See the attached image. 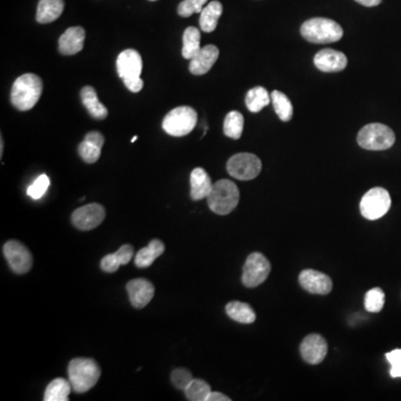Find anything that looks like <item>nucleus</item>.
Returning a JSON list of instances; mask_svg holds the SVG:
<instances>
[{
  "mask_svg": "<svg viewBox=\"0 0 401 401\" xmlns=\"http://www.w3.org/2000/svg\"><path fill=\"white\" fill-rule=\"evenodd\" d=\"M43 82L35 74H24L15 80L11 89V104L18 111H29L42 96Z\"/></svg>",
  "mask_w": 401,
  "mask_h": 401,
  "instance_id": "f257e3e1",
  "label": "nucleus"
},
{
  "mask_svg": "<svg viewBox=\"0 0 401 401\" xmlns=\"http://www.w3.org/2000/svg\"><path fill=\"white\" fill-rule=\"evenodd\" d=\"M68 377L73 391L84 393L91 391L100 379V368L94 359L75 358L68 365Z\"/></svg>",
  "mask_w": 401,
  "mask_h": 401,
  "instance_id": "f03ea898",
  "label": "nucleus"
},
{
  "mask_svg": "<svg viewBox=\"0 0 401 401\" xmlns=\"http://www.w3.org/2000/svg\"><path fill=\"white\" fill-rule=\"evenodd\" d=\"M301 35L313 44H331L342 38L343 29L335 20L318 17L302 24Z\"/></svg>",
  "mask_w": 401,
  "mask_h": 401,
  "instance_id": "7ed1b4c3",
  "label": "nucleus"
},
{
  "mask_svg": "<svg viewBox=\"0 0 401 401\" xmlns=\"http://www.w3.org/2000/svg\"><path fill=\"white\" fill-rule=\"evenodd\" d=\"M206 199L211 211L219 215H227L238 206L240 192L232 181L220 180L214 183Z\"/></svg>",
  "mask_w": 401,
  "mask_h": 401,
  "instance_id": "20e7f679",
  "label": "nucleus"
},
{
  "mask_svg": "<svg viewBox=\"0 0 401 401\" xmlns=\"http://www.w3.org/2000/svg\"><path fill=\"white\" fill-rule=\"evenodd\" d=\"M358 144L365 150L385 151L391 149L395 142L396 135L391 128L379 123L365 125L360 130L357 137Z\"/></svg>",
  "mask_w": 401,
  "mask_h": 401,
  "instance_id": "39448f33",
  "label": "nucleus"
},
{
  "mask_svg": "<svg viewBox=\"0 0 401 401\" xmlns=\"http://www.w3.org/2000/svg\"><path fill=\"white\" fill-rule=\"evenodd\" d=\"M197 123V113L190 106L173 108L163 119L165 133L175 137H182L191 133Z\"/></svg>",
  "mask_w": 401,
  "mask_h": 401,
  "instance_id": "423d86ee",
  "label": "nucleus"
},
{
  "mask_svg": "<svg viewBox=\"0 0 401 401\" xmlns=\"http://www.w3.org/2000/svg\"><path fill=\"white\" fill-rule=\"evenodd\" d=\"M391 194L384 188L369 190L360 201V212L367 220L381 219L391 210Z\"/></svg>",
  "mask_w": 401,
  "mask_h": 401,
  "instance_id": "0eeeda50",
  "label": "nucleus"
},
{
  "mask_svg": "<svg viewBox=\"0 0 401 401\" xmlns=\"http://www.w3.org/2000/svg\"><path fill=\"white\" fill-rule=\"evenodd\" d=\"M227 169L236 180L251 181L260 174L262 163L255 154L239 153L227 160Z\"/></svg>",
  "mask_w": 401,
  "mask_h": 401,
  "instance_id": "6e6552de",
  "label": "nucleus"
},
{
  "mask_svg": "<svg viewBox=\"0 0 401 401\" xmlns=\"http://www.w3.org/2000/svg\"><path fill=\"white\" fill-rule=\"evenodd\" d=\"M271 272V264L262 253L255 252L248 257L243 266L242 282L246 288H255L266 281Z\"/></svg>",
  "mask_w": 401,
  "mask_h": 401,
  "instance_id": "1a4fd4ad",
  "label": "nucleus"
},
{
  "mask_svg": "<svg viewBox=\"0 0 401 401\" xmlns=\"http://www.w3.org/2000/svg\"><path fill=\"white\" fill-rule=\"evenodd\" d=\"M3 255L11 270L17 274L27 273L33 266V255L24 244L18 241H8L3 245Z\"/></svg>",
  "mask_w": 401,
  "mask_h": 401,
  "instance_id": "9d476101",
  "label": "nucleus"
},
{
  "mask_svg": "<svg viewBox=\"0 0 401 401\" xmlns=\"http://www.w3.org/2000/svg\"><path fill=\"white\" fill-rule=\"evenodd\" d=\"M105 219V209L98 203H91L74 211L72 223L82 231L93 230Z\"/></svg>",
  "mask_w": 401,
  "mask_h": 401,
  "instance_id": "9b49d317",
  "label": "nucleus"
},
{
  "mask_svg": "<svg viewBox=\"0 0 401 401\" xmlns=\"http://www.w3.org/2000/svg\"><path fill=\"white\" fill-rule=\"evenodd\" d=\"M117 73L124 82L141 78L143 61L135 50H126L119 54L116 61Z\"/></svg>",
  "mask_w": 401,
  "mask_h": 401,
  "instance_id": "f8f14e48",
  "label": "nucleus"
},
{
  "mask_svg": "<svg viewBox=\"0 0 401 401\" xmlns=\"http://www.w3.org/2000/svg\"><path fill=\"white\" fill-rule=\"evenodd\" d=\"M300 352L305 363L318 365L322 363L328 354V343L324 337L317 333L307 335L300 346Z\"/></svg>",
  "mask_w": 401,
  "mask_h": 401,
  "instance_id": "ddd939ff",
  "label": "nucleus"
},
{
  "mask_svg": "<svg viewBox=\"0 0 401 401\" xmlns=\"http://www.w3.org/2000/svg\"><path fill=\"white\" fill-rule=\"evenodd\" d=\"M300 285L308 292L326 296L332 290V280L329 275L316 270H303L299 275Z\"/></svg>",
  "mask_w": 401,
  "mask_h": 401,
  "instance_id": "4468645a",
  "label": "nucleus"
},
{
  "mask_svg": "<svg viewBox=\"0 0 401 401\" xmlns=\"http://www.w3.org/2000/svg\"><path fill=\"white\" fill-rule=\"evenodd\" d=\"M130 301L136 309L146 307L156 294L154 285L146 279H134L126 285Z\"/></svg>",
  "mask_w": 401,
  "mask_h": 401,
  "instance_id": "2eb2a0df",
  "label": "nucleus"
},
{
  "mask_svg": "<svg viewBox=\"0 0 401 401\" xmlns=\"http://www.w3.org/2000/svg\"><path fill=\"white\" fill-rule=\"evenodd\" d=\"M315 65L321 72L338 73L345 70L348 59L345 54L335 50H322L315 56Z\"/></svg>",
  "mask_w": 401,
  "mask_h": 401,
  "instance_id": "dca6fc26",
  "label": "nucleus"
},
{
  "mask_svg": "<svg viewBox=\"0 0 401 401\" xmlns=\"http://www.w3.org/2000/svg\"><path fill=\"white\" fill-rule=\"evenodd\" d=\"M219 48L214 45H208L205 47L201 48L199 53L194 56L190 63V72L193 75H204L210 72L211 68L215 64V61L219 59Z\"/></svg>",
  "mask_w": 401,
  "mask_h": 401,
  "instance_id": "f3484780",
  "label": "nucleus"
},
{
  "mask_svg": "<svg viewBox=\"0 0 401 401\" xmlns=\"http://www.w3.org/2000/svg\"><path fill=\"white\" fill-rule=\"evenodd\" d=\"M85 29L80 26L66 29L59 42V50L65 56L75 55L84 48L85 42Z\"/></svg>",
  "mask_w": 401,
  "mask_h": 401,
  "instance_id": "a211bd4d",
  "label": "nucleus"
},
{
  "mask_svg": "<svg viewBox=\"0 0 401 401\" xmlns=\"http://www.w3.org/2000/svg\"><path fill=\"white\" fill-rule=\"evenodd\" d=\"M190 182H191V197L194 201L206 199L213 188L211 177L202 167H197L192 171Z\"/></svg>",
  "mask_w": 401,
  "mask_h": 401,
  "instance_id": "6ab92c4d",
  "label": "nucleus"
},
{
  "mask_svg": "<svg viewBox=\"0 0 401 401\" xmlns=\"http://www.w3.org/2000/svg\"><path fill=\"white\" fill-rule=\"evenodd\" d=\"M64 0H39L36 20L39 24L55 22L64 11Z\"/></svg>",
  "mask_w": 401,
  "mask_h": 401,
  "instance_id": "aec40b11",
  "label": "nucleus"
},
{
  "mask_svg": "<svg viewBox=\"0 0 401 401\" xmlns=\"http://www.w3.org/2000/svg\"><path fill=\"white\" fill-rule=\"evenodd\" d=\"M80 98L83 105L91 116L96 119H105L108 115L107 108L98 100L96 91L91 86H85L80 91Z\"/></svg>",
  "mask_w": 401,
  "mask_h": 401,
  "instance_id": "412c9836",
  "label": "nucleus"
},
{
  "mask_svg": "<svg viewBox=\"0 0 401 401\" xmlns=\"http://www.w3.org/2000/svg\"><path fill=\"white\" fill-rule=\"evenodd\" d=\"M223 11V6L220 1H211L205 6L199 17V27L205 33H212L215 31L220 17Z\"/></svg>",
  "mask_w": 401,
  "mask_h": 401,
  "instance_id": "4be33fe9",
  "label": "nucleus"
},
{
  "mask_svg": "<svg viewBox=\"0 0 401 401\" xmlns=\"http://www.w3.org/2000/svg\"><path fill=\"white\" fill-rule=\"evenodd\" d=\"M165 251V245L162 241L152 240L146 248L139 250L135 255V264L139 268H149L153 262L163 255Z\"/></svg>",
  "mask_w": 401,
  "mask_h": 401,
  "instance_id": "5701e85b",
  "label": "nucleus"
},
{
  "mask_svg": "<svg viewBox=\"0 0 401 401\" xmlns=\"http://www.w3.org/2000/svg\"><path fill=\"white\" fill-rule=\"evenodd\" d=\"M227 316L239 324H250L257 320V315L251 305L244 302L232 301L225 307Z\"/></svg>",
  "mask_w": 401,
  "mask_h": 401,
  "instance_id": "b1692460",
  "label": "nucleus"
},
{
  "mask_svg": "<svg viewBox=\"0 0 401 401\" xmlns=\"http://www.w3.org/2000/svg\"><path fill=\"white\" fill-rule=\"evenodd\" d=\"M73 387L70 381L64 378H56L46 388L45 401H67Z\"/></svg>",
  "mask_w": 401,
  "mask_h": 401,
  "instance_id": "393cba45",
  "label": "nucleus"
},
{
  "mask_svg": "<svg viewBox=\"0 0 401 401\" xmlns=\"http://www.w3.org/2000/svg\"><path fill=\"white\" fill-rule=\"evenodd\" d=\"M271 102V95H268L262 86H257L248 91L245 97L246 107L252 113H259Z\"/></svg>",
  "mask_w": 401,
  "mask_h": 401,
  "instance_id": "a878e982",
  "label": "nucleus"
},
{
  "mask_svg": "<svg viewBox=\"0 0 401 401\" xmlns=\"http://www.w3.org/2000/svg\"><path fill=\"white\" fill-rule=\"evenodd\" d=\"M201 48V31L195 27L186 28L183 33V57L191 61Z\"/></svg>",
  "mask_w": 401,
  "mask_h": 401,
  "instance_id": "bb28decb",
  "label": "nucleus"
},
{
  "mask_svg": "<svg viewBox=\"0 0 401 401\" xmlns=\"http://www.w3.org/2000/svg\"><path fill=\"white\" fill-rule=\"evenodd\" d=\"M271 102L278 116L283 122H289L294 116V106L287 95L282 91H273L271 94Z\"/></svg>",
  "mask_w": 401,
  "mask_h": 401,
  "instance_id": "cd10ccee",
  "label": "nucleus"
},
{
  "mask_svg": "<svg viewBox=\"0 0 401 401\" xmlns=\"http://www.w3.org/2000/svg\"><path fill=\"white\" fill-rule=\"evenodd\" d=\"M244 119L242 114L236 111L230 112L225 116L223 130L225 136L233 139H239L243 133Z\"/></svg>",
  "mask_w": 401,
  "mask_h": 401,
  "instance_id": "c85d7f7f",
  "label": "nucleus"
},
{
  "mask_svg": "<svg viewBox=\"0 0 401 401\" xmlns=\"http://www.w3.org/2000/svg\"><path fill=\"white\" fill-rule=\"evenodd\" d=\"M186 398L192 401H206L211 393V387L208 382L202 379H193L186 387Z\"/></svg>",
  "mask_w": 401,
  "mask_h": 401,
  "instance_id": "c756f323",
  "label": "nucleus"
},
{
  "mask_svg": "<svg viewBox=\"0 0 401 401\" xmlns=\"http://www.w3.org/2000/svg\"><path fill=\"white\" fill-rule=\"evenodd\" d=\"M384 305H385V292L381 289H371L365 294V310L372 313L380 312Z\"/></svg>",
  "mask_w": 401,
  "mask_h": 401,
  "instance_id": "7c9ffc66",
  "label": "nucleus"
},
{
  "mask_svg": "<svg viewBox=\"0 0 401 401\" xmlns=\"http://www.w3.org/2000/svg\"><path fill=\"white\" fill-rule=\"evenodd\" d=\"M100 152H102L100 147L91 144V143L85 141V139L78 146L80 156L83 158L84 162H86V163H96L98 158H100Z\"/></svg>",
  "mask_w": 401,
  "mask_h": 401,
  "instance_id": "2f4dec72",
  "label": "nucleus"
},
{
  "mask_svg": "<svg viewBox=\"0 0 401 401\" xmlns=\"http://www.w3.org/2000/svg\"><path fill=\"white\" fill-rule=\"evenodd\" d=\"M50 186V177L46 174H42L40 176L37 177L35 182L28 188L27 194L33 199H42L44 197V194L47 192Z\"/></svg>",
  "mask_w": 401,
  "mask_h": 401,
  "instance_id": "473e14b6",
  "label": "nucleus"
},
{
  "mask_svg": "<svg viewBox=\"0 0 401 401\" xmlns=\"http://www.w3.org/2000/svg\"><path fill=\"white\" fill-rule=\"evenodd\" d=\"M208 0H183L182 3L177 7V13L181 17H190L195 13L201 14L205 3Z\"/></svg>",
  "mask_w": 401,
  "mask_h": 401,
  "instance_id": "72a5a7b5",
  "label": "nucleus"
},
{
  "mask_svg": "<svg viewBox=\"0 0 401 401\" xmlns=\"http://www.w3.org/2000/svg\"><path fill=\"white\" fill-rule=\"evenodd\" d=\"M172 384L180 389V391H186V387L190 385V382L193 380L192 374L188 369L177 368L175 369L171 374Z\"/></svg>",
  "mask_w": 401,
  "mask_h": 401,
  "instance_id": "f704fd0d",
  "label": "nucleus"
},
{
  "mask_svg": "<svg viewBox=\"0 0 401 401\" xmlns=\"http://www.w3.org/2000/svg\"><path fill=\"white\" fill-rule=\"evenodd\" d=\"M122 266L117 259L116 253H112V255H105L100 261V268L103 271L107 272V273H113L119 270V266Z\"/></svg>",
  "mask_w": 401,
  "mask_h": 401,
  "instance_id": "c9c22d12",
  "label": "nucleus"
},
{
  "mask_svg": "<svg viewBox=\"0 0 401 401\" xmlns=\"http://www.w3.org/2000/svg\"><path fill=\"white\" fill-rule=\"evenodd\" d=\"M115 253H116L117 259H119L121 264H122V266H126V264L132 260V257H133V246L130 245V244H124V245L121 246Z\"/></svg>",
  "mask_w": 401,
  "mask_h": 401,
  "instance_id": "e433bc0d",
  "label": "nucleus"
},
{
  "mask_svg": "<svg viewBox=\"0 0 401 401\" xmlns=\"http://www.w3.org/2000/svg\"><path fill=\"white\" fill-rule=\"evenodd\" d=\"M85 141L89 142L91 144L96 145V146L100 147L102 149L103 145H104V136L100 134V132H89V133L86 134Z\"/></svg>",
  "mask_w": 401,
  "mask_h": 401,
  "instance_id": "4c0bfd02",
  "label": "nucleus"
},
{
  "mask_svg": "<svg viewBox=\"0 0 401 401\" xmlns=\"http://www.w3.org/2000/svg\"><path fill=\"white\" fill-rule=\"evenodd\" d=\"M125 86L130 89V91L133 93H139L143 89L144 86V82L142 80V78H137V80H126L124 82Z\"/></svg>",
  "mask_w": 401,
  "mask_h": 401,
  "instance_id": "58836bf2",
  "label": "nucleus"
},
{
  "mask_svg": "<svg viewBox=\"0 0 401 401\" xmlns=\"http://www.w3.org/2000/svg\"><path fill=\"white\" fill-rule=\"evenodd\" d=\"M388 363L391 365H401V349H396L386 354Z\"/></svg>",
  "mask_w": 401,
  "mask_h": 401,
  "instance_id": "ea45409f",
  "label": "nucleus"
},
{
  "mask_svg": "<svg viewBox=\"0 0 401 401\" xmlns=\"http://www.w3.org/2000/svg\"><path fill=\"white\" fill-rule=\"evenodd\" d=\"M206 401H231V398L225 396V395H223V393H213V391H211L208 399H206Z\"/></svg>",
  "mask_w": 401,
  "mask_h": 401,
  "instance_id": "a19ab883",
  "label": "nucleus"
},
{
  "mask_svg": "<svg viewBox=\"0 0 401 401\" xmlns=\"http://www.w3.org/2000/svg\"><path fill=\"white\" fill-rule=\"evenodd\" d=\"M356 1L365 7H374V6L380 5L382 0H356Z\"/></svg>",
  "mask_w": 401,
  "mask_h": 401,
  "instance_id": "79ce46f5",
  "label": "nucleus"
},
{
  "mask_svg": "<svg viewBox=\"0 0 401 401\" xmlns=\"http://www.w3.org/2000/svg\"><path fill=\"white\" fill-rule=\"evenodd\" d=\"M391 376L393 378H401V365H391Z\"/></svg>",
  "mask_w": 401,
  "mask_h": 401,
  "instance_id": "37998d69",
  "label": "nucleus"
},
{
  "mask_svg": "<svg viewBox=\"0 0 401 401\" xmlns=\"http://www.w3.org/2000/svg\"><path fill=\"white\" fill-rule=\"evenodd\" d=\"M1 156H3V139H1Z\"/></svg>",
  "mask_w": 401,
  "mask_h": 401,
  "instance_id": "c03bdc74",
  "label": "nucleus"
},
{
  "mask_svg": "<svg viewBox=\"0 0 401 401\" xmlns=\"http://www.w3.org/2000/svg\"><path fill=\"white\" fill-rule=\"evenodd\" d=\"M137 139H139V136H134L133 139H132V143H134Z\"/></svg>",
  "mask_w": 401,
  "mask_h": 401,
  "instance_id": "a18cd8bd",
  "label": "nucleus"
},
{
  "mask_svg": "<svg viewBox=\"0 0 401 401\" xmlns=\"http://www.w3.org/2000/svg\"><path fill=\"white\" fill-rule=\"evenodd\" d=\"M150 1H156V0H150Z\"/></svg>",
  "mask_w": 401,
  "mask_h": 401,
  "instance_id": "49530a36",
  "label": "nucleus"
}]
</instances>
